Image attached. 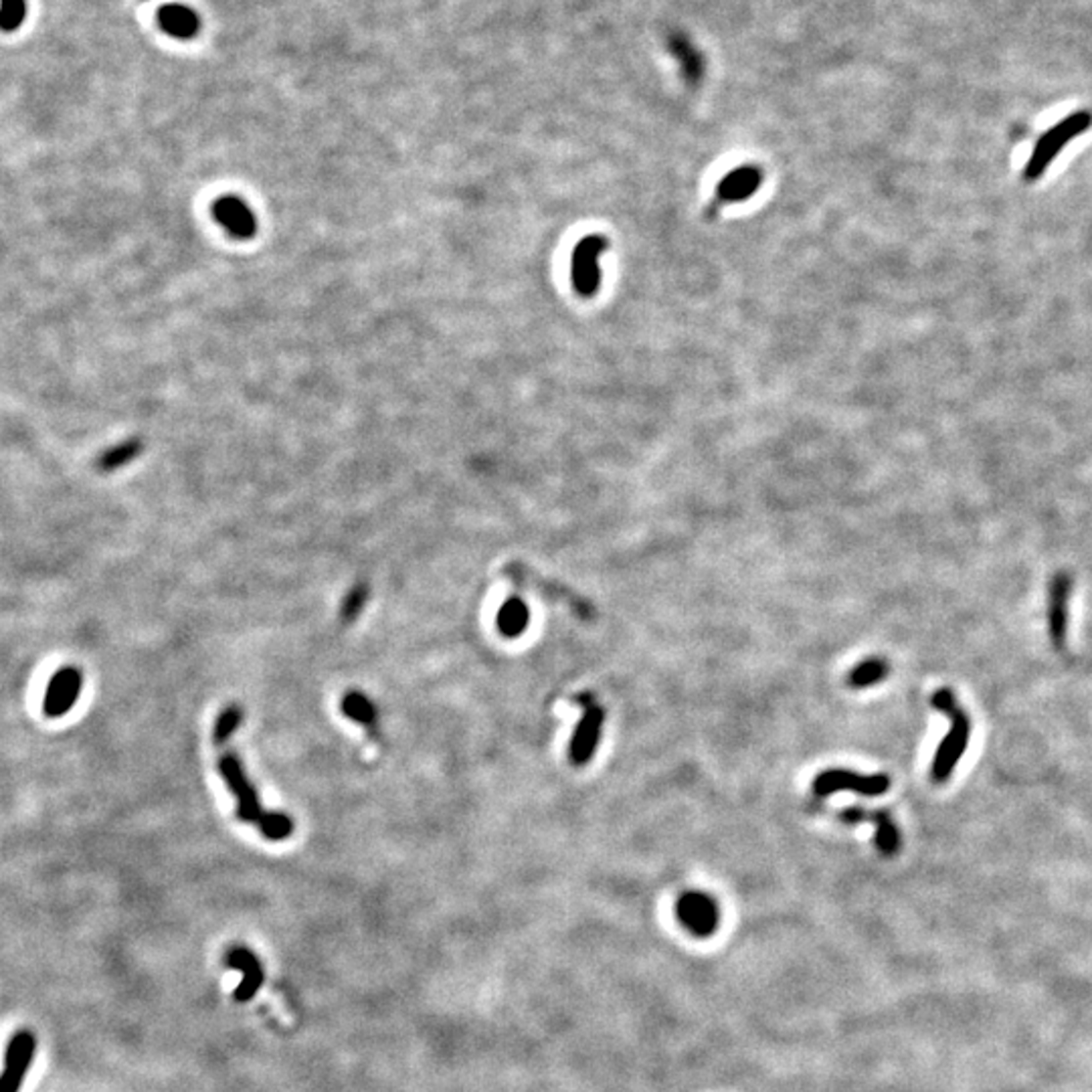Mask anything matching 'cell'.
<instances>
[{
  "label": "cell",
  "mask_w": 1092,
  "mask_h": 1092,
  "mask_svg": "<svg viewBox=\"0 0 1092 1092\" xmlns=\"http://www.w3.org/2000/svg\"><path fill=\"white\" fill-rule=\"evenodd\" d=\"M35 1048L37 1038L33 1031L21 1029L11 1038L5 1052V1067L0 1072V1092H19L30 1065H33Z\"/></svg>",
  "instance_id": "8992f818"
},
{
  "label": "cell",
  "mask_w": 1092,
  "mask_h": 1092,
  "mask_svg": "<svg viewBox=\"0 0 1092 1092\" xmlns=\"http://www.w3.org/2000/svg\"><path fill=\"white\" fill-rule=\"evenodd\" d=\"M367 597H369L367 585H358V587H354V589L346 595V599H344V603H342V612H341V614H342V619H344V621H352L354 617H358V614L362 612L364 603H367Z\"/></svg>",
  "instance_id": "603a6c76"
},
{
  "label": "cell",
  "mask_w": 1092,
  "mask_h": 1092,
  "mask_svg": "<svg viewBox=\"0 0 1092 1092\" xmlns=\"http://www.w3.org/2000/svg\"><path fill=\"white\" fill-rule=\"evenodd\" d=\"M678 921L696 936H708L716 931L720 913L718 904L710 894L705 892H684L676 904Z\"/></svg>",
  "instance_id": "52a82bcc"
},
{
  "label": "cell",
  "mask_w": 1092,
  "mask_h": 1092,
  "mask_svg": "<svg viewBox=\"0 0 1092 1092\" xmlns=\"http://www.w3.org/2000/svg\"><path fill=\"white\" fill-rule=\"evenodd\" d=\"M257 828L263 834V838H267L271 842L288 840L294 834L292 817L288 813H282V811H267L265 817H263V822Z\"/></svg>",
  "instance_id": "d6986e66"
},
{
  "label": "cell",
  "mask_w": 1092,
  "mask_h": 1092,
  "mask_svg": "<svg viewBox=\"0 0 1092 1092\" xmlns=\"http://www.w3.org/2000/svg\"><path fill=\"white\" fill-rule=\"evenodd\" d=\"M890 779L888 775H860L845 769H830L819 773L813 779V794L819 797H828L838 792H852L866 797L883 796L888 792Z\"/></svg>",
  "instance_id": "5b68a950"
},
{
  "label": "cell",
  "mask_w": 1092,
  "mask_h": 1092,
  "mask_svg": "<svg viewBox=\"0 0 1092 1092\" xmlns=\"http://www.w3.org/2000/svg\"><path fill=\"white\" fill-rule=\"evenodd\" d=\"M842 822H845V824L870 822V824H874L876 826V845L880 849V854L887 856V858H892L900 849V832H898L896 824L892 822V817L887 811H868V809L852 807V809L842 811Z\"/></svg>",
  "instance_id": "4fadbf2b"
},
{
  "label": "cell",
  "mask_w": 1092,
  "mask_h": 1092,
  "mask_svg": "<svg viewBox=\"0 0 1092 1092\" xmlns=\"http://www.w3.org/2000/svg\"><path fill=\"white\" fill-rule=\"evenodd\" d=\"M241 722H243V710L237 705L227 706L219 714V718L215 722V728H212V741H215V745L227 743L233 737L237 728L241 726Z\"/></svg>",
  "instance_id": "44dd1931"
},
{
  "label": "cell",
  "mask_w": 1092,
  "mask_h": 1092,
  "mask_svg": "<svg viewBox=\"0 0 1092 1092\" xmlns=\"http://www.w3.org/2000/svg\"><path fill=\"white\" fill-rule=\"evenodd\" d=\"M212 215L217 223L235 239H251L257 231L255 212L250 205L233 195L221 197L212 205Z\"/></svg>",
  "instance_id": "8fae6325"
},
{
  "label": "cell",
  "mask_w": 1092,
  "mask_h": 1092,
  "mask_svg": "<svg viewBox=\"0 0 1092 1092\" xmlns=\"http://www.w3.org/2000/svg\"><path fill=\"white\" fill-rule=\"evenodd\" d=\"M159 26L164 30L166 35L180 39V41H191L199 35L201 30V19L199 15L185 5H162L159 9L157 15Z\"/></svg>",
  "instance_id": "9a60e30c"
},
{
  "label": "cell",
  "mask_w": 1092,
  "mask_h": 1092,
  "mask_svg": "<svg viewBox=\"0 0 1092 1092\" xmlns=\"http://www.w3.org/2000/svg\"><path fill=\"white\" fill-rule=\"evenodd\" d=\"M1072 589V579L1069 572H1056L1050 583V599H1048V629L1052 644L1058 652L1067 646V629H1069V597Z\"/></svg>",
  "instance_id": "9c48e42d"
},
{
  "label": "cell",
  "mask_w": 1092,
  "mask_h": 1092,
  "mask_svg": "<svg viewBox=\"0 0 1092 1092\" xmlns=\"http://www.w3.org/2000/svg\"><path fill=\"white\" fill-rule=\"evenodd\" d=\"M140 451H142L140 441L121 443V445L110 449L108 453H104L102 458H100V464H98V466H100L102 472H114V470H117V468H121V466L130 464Z\"/></svg>",
  "instance_id": "ffe728a7"
},
{
  "label": "cell",
  "mask_w": 1092,
  "mask_h": 1092,
  "mask_svg": "<svg viewBox=\"0 0 1092 1092\" xmlns=\"http://www.w3.org/2000/svg\"><path fill=\"white\" fill-rule=\"evenodd\" d=\"M1088 126V115L1078 114L1069 117L1067 121H1062L1056 128H1052L1038 144L1036 152H1034V159H1031L1029 166H1027V176H1036L1042 172V168L1056 157V152L1065 146L1070 138H1074L1076 134H1080L1082 130H1086Z\"/></svg>",
  "instance_id": "7c38bea8"
},
{
  "label": "cell",
  "mask_w": 1092,
  "mask_h": 1092,
  "mask_svg": "<svg viewBox=\"0 0 1092 1092\" xmlns=\"http://www.w3.org/2000/svg\"><path fill=\"white\" fill-rule=\"evenodd\" d=\"M576 703L583 706V718L579 720V724H576L572 733L569 756L572 765L581 767L591 761L599 747L603 722H605V710L591 694L576 696Z\"/></svg>",
  "instance_id": "277c9868"
},
{
  "label": "cell",
  "mask_w": 1092,
  "mask_h": 1092,
  "mask_svg": "<svg viewBox=\"0 0 1092 1092\" xmlns=\"http://www.w3.org/2000/svg\"><path fill=\"white\" fill-rule=\"evenodd\" d=\"M83 688V676L73 665H66L51 678L45 694L43 712L49 718L66 716L79 701Z\"/></svg>",
  "instance_id": "ba28073f"
},
{
  "label": "cell",
  "mask_w": 1092,
  "mask_h": 1092,
  "mask_svg": "<svg viewBox=\"0 0 1092 1092\" xmlns=\"http://www.w3.org/2000/svg\"><path fill=\"white\" fill-rule=\"evenodd\" d=\"M931 703H933V708H936L938 712H943L951 720L949 733L943 741H940V745L936 749V754H934L933 767H931L933 781L943 783L953 775L957 763L961 761V756L965 754V751L969 747L971 720H969L967 712L961 708L957 696L949 688L936 690L933 694Z\"/></svg>",
  "instance_id": "6da1fadb"
},
{
  "label": "cell",
  "mask_w": 1092,
  "mask_h": 1092,
  "mask_svg": "<svg viewBox=\"0 0 1092 1092\" xmlns=\"http://www.w3.org/2000/svg\"><path fill=\"white\" fill-rule=\"evenodd\" d=\"M761 182H763V172L754 164H743L731 170L718 182L710 212L714 208H720L722 205L743 203L751 199L758 191V187H761Z\"/></svg>",
  "instance_id": "30bf717a"
},
{
  "label": "cell",
  "mask_w": 1092,
  "mask_h": 1092,
  "mask_svg": "<svg viewBox=\"0 0 1092 1092\" xmlns=\"http://www.w3.org/2000/svg\"><path fill=\"white\" fill-rule=\"evenodd\" d=\"M888 676V663L880 658H870L858 663L847 676V684L852 688H870L878 682L887 680Z\"/></svg>",
  "instance_id": "ac0fdd59"
},
{
  "label": "cell",
  "mask_w": 1092,
  "mask_h": 1092,
  "mask_svg": "<svg viewBox=\"0 0 1092 1092\" xmlns=\"http://www.w3.org/2000/svg\"><path fill=\"white\" fill-rule=\"evenodd\" d=\"M496 623H498L500 633L504 637H510V640L523 635L528 629V623H530L528 605L521 597L506 599L504 605L500 607Z\"/></svg>",
  "instance_id": "2e32d148"
},
{
  "label": "cell",
  "mask_w": 1092,
  "mask_h": 1092,
  "mask_svg": "<svg viewBox=\"0 0 1092 1092\" xmlns=\"http://www.w3.org/2000/svg\"><path fill=\"white\" fill-rule=\"evenodd\" d=\"M344 716H348L350 720L362 724V726H375L377 724V708L371 703L369 696H364L362 692H348L342 698V705H341Z\"/></svg>",
  "instance_id": "e0dca14e"
},
{
  "label": "cell",
  "mask_w": 1092,
  "mask_h": 1092,
  "mask_svg": "<svg viewBox=\"0 0 1092 1092\" xmlns=\"http://www.w3.org/2000/svg\"><path fill=\"white\" fill-rule=\"evenodd\" d=\"M610 248V239L605 235H587L576 243L572 255H570V282L574 292L591 297L597 294L601 284V269L599 257Z\"/></svg>",
  "instance_id": "7a4b0ae2"
},
{
  "label": "cell",
  "mask_w": 1092,
  "mask_h": 1092,
  "mask_svg": "<svg viewBox=\"0 0 1092 1092\" xmlns=\"http://www.w3.org/2000/svg\"><path fill=\"white\" fill-rule=\"evenodd\" d=\"M219 773L225 779L229 792L237 799V817L246 824L259 826L263 822V817H265L267 811L261 809L255 787L248 779V773H246V769H243L239 756L233 754V752L221 754Z\"/></svg>",
  "instance_id": "3957f363"
},
{
  "label": "cell",
  "mask_w": 1092,
  "mask_h": 1092,
  "mask_svg": "<svg viewBox=\"0 0 1092 1092\" xmlns=\"http://www.w3.org/2000/svg\"><path fill=\"white\" fill-rule=\"evenodd\" d=\"M26 17L24 0H0V28L15 30Z\"/></svg>",
  "instance_id": "7402d4cb"
},
{
  "label": "cell",
  "mask_w": 1092,
  "mask_h": 1092,
  "mask_svg": "<svg viewBox=\"0 0 1092 1092\" xmlns=\"http://www.w3.org/2000/svg\"><path fill=\"white\" fill-rule=\"evenodd\" d=\"M667 51L676 59V64L680 68V73L684 77L686 83L696 85L701 83L706 71V61L703 57V53L696 49V45L682 33H672L667 35L665 41Z\"/></svg>",
  "instance_id": "5bb4252c"
}]
</instances>
